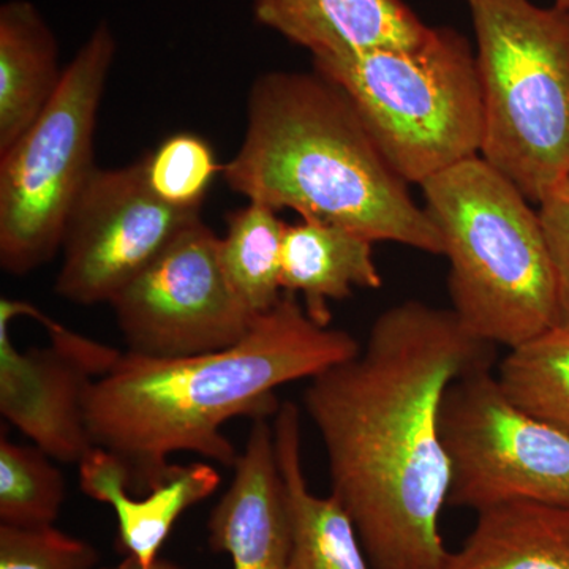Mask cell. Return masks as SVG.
Here are the masks:
<instances>
[{"label":"cell","instance_id":"6da1fadb","mask_svg":"<svg viewBox=\"0 0 569 569\" xmlns=\"http://www.w3.org/2000/svg\"><path fill=\"white\" fill-rule=\"evenodd\" d=\"M493 355L451 309L410 299L377 317L353 358L310 378L305 408L328 456L331 496L372 569L447 567L441 406L456 380L492 369Z\"/></svg>","mask_w":569,"mask_h":569},{"label":"cell","instance_id":"7a4b0ae2","mask_svg":"<svg viewBox=\"0 0 569 569\" xmlns=\"http://www.w3.org/2000/svg\"><path fill=\"white\" fill-rule=\"evenodd\" d=\"M359 350L350 332L317 325L296 295L283 291L241 342L223 350L119 356L86 395V426L93 447L121 463L127 490L146 496L171 477L174 452L233 468L239 452L223 436L228 421L276 417L282 406L277 388L310 380Z\"/></svg>","mask_w":569,"mask_h":569},{"label":"cell","instance_id":"3957f363","mask_svg":"<svg viewBox=\"0 0 569 569\" xmlns=\"http://www.w3.org/2000/svg\"><path fill=\"white\" fill-rule=\"evenodd\" d=\"M222 176L233 192L276 211L293 209L372 242L445 253L436 223L353 100L320 71H268L253 81L244 140Z\"/></svg>","mask_w":569,"mask_h":569},{"label":"cell","instance_id":"277c9868","mask_svg":"<svg viewBox=\"0 0 569 569\" xmlns=\"http://www.w3.org/2000/svg\"><path fill=\"white\" fill-rule=\"evenodd\" d=\"M419 187L443 239L451 310L468 331L512 350L553 328L552 260L526 194L481 156Z\"/></svg>","mask_w":569,"mask_h":569},{"label":"cell","instance_id":"5b68a950","mask_svg":"<svg viewBox=\"0 0 569 569\" xmlns=\"http://www.w3.org/2000/svg\"><path fill=\"white\" fill-rule=\"evenodd\" d=\"M485 104L481 157L541 204L569 179V13L466 0Z\"/></svg>","mask_w":569,"mask_h":569},{"label":"cell","instance_id":"8992f818","mask_svg":"<svg viewBox=\"0 0 569 569\" xmlns=\"http://www.w3.org/2000/svg\"><path fill=\"white\" fill-rule=\"evenodd\" d=\"M313 70L348 93L400 178L421 186L481 156L485 104L470 41L433 28L417 50L318 56Z\"/></svg>","mask_w":569,"mask_h":569},{"label":"cell","instance_id":"52a82bcc","mask_svg":"<svg viewBox=\"0 0 569 569\" xmlns=\"http://www.w3.org/2000/svg\"><path fill=\"white\" fill-rule=\"evenodd\" d=\"M118 43L100 22L66 67L50 104L0 153V266L26 276L62 249L74 201L91 178L97 116Z\"/></svg>","mask_w":569,"mask_h":569},{"label":"cell","instance_id":"ba28073f","mask_svg":"<svg viewBox=\"0 0 569 569\" xmlns=\"http://www.w3.org/2000/svg\"><path fill=\"white\" fill-rule=\"evenodd\" d=\"M440 429L451 467L449 507L479 512L535 501L569 508V433L516 406L490 369L448 388Z\"/></svg>","mask_w":569,"mask_h":569},{"label":"cell","instance_id":"9c48e42d","mask_svg":"<svg viewBox=\"0 0 569 569\" xmlns=\"http://www.w3.org/2000/svg\"><path fill=\"white\" fill-rule=\"evenodd\" d=\"M121 351L26 301H0V413L51 459L80 463L93 445L84 400Z\"/></svg>","mask_w":569,"mask_h":569},{"label":"cell","instance_id":"30bf717a","mask_svg":"<svg viewBox=\"0 0 569 569\" xmlns=\"http://www.w3.org/2000/svg\"><path fill=\"white\" fill-rule=\"evenodd\" d=\"M220 238L198 220L110 302L129 351L212 353L241 342L257 317L224 276Z\"/></svg>","mask_w":569,"mask_h":569},{"label":"cell","instance_id":"8fae6325","mask_svg":"<svg viewBox=\"0 0 569 569\" xmlns=\"http://www.w3.org/2000/svg\"><path fill=\"white\" fill-rule=\"evenodd\" d=\"M200 212L160 201L142 159L112 170L96 168L67 219L56 295L80 306L110 305L201 219Z\"/></svg>","mask_w":569,"mask_h":569},{"label":"cell","instance_id":"7c38bea8","mask_svg":"<svg viewBox=\"0 0 569 569\" xmlns=\"http://www.w3.org/2000/svg\"><path fill=\"white\" fill-rule=\"evenodd\" d=\"M233 470L209 516V546L228 553L233 569H293L290 511L268 419L253 421Z\"/></svg>","mask_w":569,"mask_h":569},{"label":"cell","instance_id":"4fadbf2b","mask_svg":"<svg viewBox=\"0 0 569 569\" xmlns=\"http://www.w3.org/2000/svg\"><path fill=\"white\" fill-rule=\"evenodd\" d=\"M253 17L312 58L417 50L433 31L403 0H253Z\"/></svg>","mask_w":569,"mask_h":569},{"label":"cell","instance_id":"5bb4252c","mask_svg":"<svg viewBox=\"0 0 569 569\" xmlns=\"http://www.w3.org/2000/svg\"><path fill=\"white\" fill-rule=\"evenodd\" d=\"M78 466L82 492L114 509L119 552L142 565L159 559L160 549L183 512L211 497L220 486L219 471L209 463H176L162 486L132 497L121 463L104 449L93 448Z\"/></svg>","mask_w":569,"mask_h":569},{"label":"cell","instance_id":"9a60e30c","mask_svg":"<svg viewBox=\"0 0 569 569\" xmlns=\"http://www.w3.org/2000/svg\"><path fill=\"white\" fill-rule=\"evenodd\" d=\"M372 246L370 239L340 224L301 217L284 233L283 291L301 293L310 320L328 328L329 301L347 299L355 288L378 290L383 284Z\"/></svg>","mask_w":569,"mask_h":569},{"label":"cell","instance_id":"2e32d148","mask_svg":"<svg viewBox=\"0 0 569 569\" xmlns=\"http://www.w3.org/2000/svg\"><path fill=\"white\" fill-rule=\"evenodd\" d=\"M272 429L290 511L293 569H372L342 503L335 496L318 497L307 486L298 406L282 403Z\"/></svg>","mask_w":569,"mask_h":569},{"label":"cell","instance_id":"e0dca14e","mask_svg":"<svg viewBox=\"0 0 569 569\" xmlns=\"http://www.w3.org/2000/svg\"><path fill=\"white\" fill-rule=\"evenodd\" d=\"M59 44L29 0L0 9V153L13 144L61 88Z\"/></svg>","mask_w":569,"mask_h":569},{"label":"cell","instance_id":"ac0fdd59","mask_svg":"<svg viewBox=\"0 0 569 569\" xmlns=\"http://www.w3.org/2000/svg\"><path fill=\"white\" fill-rule=\"evenodd\" d=\"M445 569H569V508L515 501L482 509Z\"/></svg>","mask_w":569,"mask_h":569},{"label":"cell","instance_id":"d6986e66","mask_svg":"<svg viewBox=\"0 0 569 569\" xmlns=\"http://www.w3.org/2000/svg\"><path fill=\"white\" fill-rule=\"evenodd\" d=\"M287 227L279 211L254 201L227 216L220 263L234 293L254 317L269 312L282 298Z\"/></svg>","mask_w":569,"mask_h":569},{"label":"cell","instance_id":"ffe728a7","mask_svg":"<svg viewBox=\"0 0 569 569\" xmlns=\"http://www.w3.org/2000/svg\"><path fill=\"white\" fill-rule=\"evenodd\" d=\"M497 378L516 406L569 433V332L553 326L512 348Z\"/></svg>","mask_w":569,"mask_h":569},{"label":"cell","instance_id":"44dd1931","mask_svg":"<svg viewBox=\"0 0 569 569\" xmlns=\"http://www.w3.org/2000/svg\"><path fill=\"white\" fill-rule=\"evenodd\" d=\"M66 500V479L43 449L0 438V523L54 526Z\"/></svg>","mask_w":569,"mask_h":569},{"label":"cell","instance_id":"7402d4cb","mask_svg":"<svg viewBox=\"0 0 569 569\" xmlns=\"http://www.w3.org/2000/svg\"><path fill=\"white\" fill-rule=\"evenodd\" d=\"M142 162L153 194L183 211H201L213 179L222 173L211 144L189 132L171 134Z\"/></svg>","mask_w":569,"mask_h":569},{"label":"cell","instance_id":"603a6c76","mask_svg":"<svg viewBox=\"0 0 569 569\" xmlns=\"http://www.w3.org/2000/svg\"><path fill=\"white\" fill-rule=\"evenodd\" d=\"M99 550L48 527L0 523V569H96Z\"/></svg>","mask_w":569,"mask_h":569},{"label":"cell","instance_id":"cb8c5ba5","mask_svg":"<svg viewBox=\"0 0 569 569\" xmlns=\"http://www.w3.org/2000/svg\"><path fill=\"white\" fill-rule=\"evenodd\" d=\"M556 277V328L569 332V193L560 189L539 204Z\"/></svg>","mask_w":569,"mask_h":569},{"label":"cell","instance_id":"d4e9b609","mask_svg":"<svg viewBox=\"0 0 569 569\" xmlns=\"http://www.w3.org/2000/svg\"><path fill=\"white\" fill-rule=\"evenodd\" d=\"M100 569H181L178 565L173 563V561L157 559L153 560L151 565H142L140 560L134 559V557H126L121 561V563L116 565V567L111 568H100Z\"/></svg>","mask_w":569,"mask_h":569},{"label":"cell","instance_id":"484cf974","mask_svg":"<svg viewBox=\"0 0 569 569\" xmlns=\"http://www.w3.org/2000/svg\"><path fill=\"white\" fill-rule=\"evenodd\" d=\"M556 9L561 11H567L569 13V0H556Z\"/></svg>","mask_w":569,"mask_h":569},{"label":"cell","instance_id":"4316f807","mask_svg":"<svg viewBox=\"0 0 569 569\" xmlns=\"http://www.w3.org/2000/svg\"><path fill=\"white\" fill-rule=\"evenodd\" d=\"M561 189L567 190V192L569 193V179H568V182L565 183L563 187H561Z\"/></svg>","mask_w":569,"mask_h":569}]
</instances>
